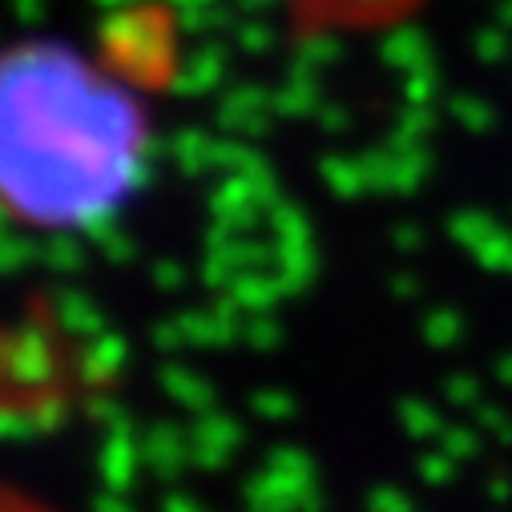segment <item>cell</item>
<instances>
[{
  "label": "cell",
  "mask_w": 512,
  "mask_h": 512,
  "mask_svg": "<svg viewBox=\"0 0 512 512\" xmlns=\"http://www.w3.org/2000/svg\"><path fill=\"white\" fill-rule=\"evenodd\" d=\"M150 130L134 93L69 45L13 49L0 81V174L13 218L85 234L130 206Z\"/></svg>",
  "instance_id": "obj_1"
}]
</instances>
